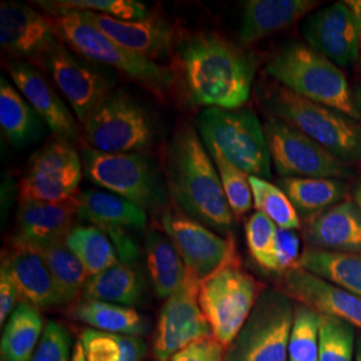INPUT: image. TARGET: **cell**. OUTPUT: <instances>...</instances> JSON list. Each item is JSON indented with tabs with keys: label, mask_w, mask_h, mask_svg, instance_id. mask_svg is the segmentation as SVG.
<instances>
[{
	"label": "cell",
	"mask_w": 361,
	"mask_h": 361,
	"mask_svg": "<svg viewBox=\"0 0 361 361\" xmlns=\"http://www.w3.org/2000/svg\"><path fill=\"white\" fill-rule=\"evenodd\" d=\"M264 131L271 165L283 178L338 180L352 176L347 162L284 121L268 116Z\"/></svg>",
	"instance_id": "8fae6325"
},
{
	"label": "cell",
	"mask_w": 361,
	"mask_h": 361,
	"mask_svg": "<svg viewBox=\"0 0 361 361\" xmlns=\"http://www.w3.org/2000/svg\"><path fill=\"white\" fill-rule=\"evenodd\" d=\"M210 155L219 171V180L222 183L226 201L232 209L234 217L240 219L255 205L253 192L249 180L250 176H247L243 170L235 168L224 157L219 154Z\"/></svg>",
	"instance_id": "ab89813d"
},
{
	"label": "cell",
	"mask_w": 361,
	"mask_h": 361,
	"mask_svg": "<svg viewBox=\"0 0 361 361\" xmlns=\"http://www.w3.org/2000/svg\"><path fill=\"white\" fill-rule=\"evenodd\" d=\"M249 180L257 212L273 221L280 229L298 231L302 228L296 207L279 185L258 177H249Z\"/></svg>",
	"instance_id": "d590c367"
},
{
	"label": "cell",
	"mask_w": 361,
	"mask_h": 361,
	"mask_svg": "<svg viewBox=\"0 0 361 361\" xmlns=\"http://www.w3.org/2000/svg\"><path fill=\"white\" fill-rule=\"evenodd\" d=\"M297 267L361 297V255L308 246L301 253Z\"/></svg>",
	"instance_id": "f1b7e54d"
},
{
	"label": "cell",
	"mask_w": 361,
	"mask_h": 361,
	"mask_svg": "<svg viewBox=\"0 0 361 361\" xmlns=\"http://www.w3.org/2000/svg\"><path fill=\"white\" fill-rule=\"evenodd\" d=\"M195 128L210 154H219L250 177L269 180L271 159L264 125L252 109H204Z\"/></svg>",
	"instance_id": "5b68a950"
},
{
	"label": "cell",
	"mask_w": 361,
	"mask_h": 361,
	"mask_svg": "<svg viewBox=\"0 0 361 361\" xmlns=\"http://www.w3.org/2000/svg\"><path fill=\"white\" fill-rule=\"evenodd\" d=\"M226 349L214 337L197 340L176 353L170 361H225Z\"/></svg>",
	"instance_id": "ee69618b"
},
{
	"label": "cell",
	"mask_w": 361,
	"mask_h": 361,
	"mask_svg": "<svg viewBox=\"0 0 361 361\" xmlns=\"http://www.w3.org/2000/svg\"><path fill=\"white\" fill-rule=\"evenodd\" d=\"M78 219L99 229L142 231L146 228V212L126 198L110 192L87 189L77 194Z\"/></svg>",
	"instance_id": "d4e9b609"
},
{
	"label": "cell",
	"mask_w": 361,
	"mask_h": 361,
	"mask_svg": "<svg viewBox=\"0 0 361 361\" xmlns=\"http://www.w3.org/2000/svg\"><path fill=\"white\" fill-rule=\"evenodd\" d=\"M349 7L352 8V11L356 16L357 25H359V31H360V59H361V0H348Z\"/></svg>",
	"instance_id": "bcb514c9"
},
{
	"label": "cell",
	"mask_w": 361,
	"mask_h": 361,
	"mask_svg": "<svg viewBox=\"0 0 361 361\" xmlns=\"http://www.w3.org/2000/svg\"><path fill=\"white\" fill-rule=\"evenodd\" d=\"M286 295L317 313L341 319L361 331V297L295 267L284 273Z\"/></svg>",
	"instance_id": "ffe728a7"
},
{
	"label": "cell",
	"mask_w": 361,
	"mask_h": 361,
	"mask_svg": "<svg viewBox=\"0 0 361 361\" xmlns=\"http://www.w3.org/2000/svg\"><path fill=\"white\" fill-rule=\"evenodd\" d=\"M319 1L314 0H247L244 1L238 39L250 46L307 18Z\"/></svg>",
	"instance_id": "cb8c5ba5"
},
{
	"label": "cell",
	"mask_w": 361,
	"mask_h": 361,
	"mask_svg": "<svg viewBox=\"0 0 361 361\" xmlns=\"http://www.w3.org/2000/svg\"><path fill=\"white\" fill-rule=\"evenodd\" d=\"M304 237L312 247L361 255V209L343 201L305 219Z\"/></svg>",
	"instance_id": "7402d4cb"
},
{
	"label": "cell",
	"mask_w": 361,
	"mask_h": 361,
	"mask_svg": "<svg viewBox=\"0 0 361 361\" xmlns=\"http://www.w3.org/2000/svg\"><path fill=\"white\" fill-rule=\"evenodd\" d=\"M279 226L264 216L262 213H253L245 224L246 245L252 257L262 268L274 271V250L277 241Z\"/></svg>",
	"instance_id": "60d3db41"
},
{
	"label": "cell",
	"mask_w": 361,
	"mask_h": 361,
	"mask_svg": "<svg viewBox=\"0 0 361 361\" xmlns=\"http://www.w3.org/2000/svg\"><path fill=\"white\" fill-rule=\"evenodd\" d=\"M90 149L123 154L147 150L154 140L153 121L125 90L111 92L83 125Z\"/></svg>",
	"instance_id": "30bf717a"
},
{
	"label": "cell",
	"mask_w": 361,
	"mask_h": 361,
	"mask_svg": "<svg viewBox=\"0 0 361 361\" xmlns=\"http://www.w3.org/2000/svg\"><path fill=\"white\" fill-rule=\"evenodd\" d=\"M22 296L15 284L10 271L6 267L1 265L0 269V324L4 326V323L10 319L13 310L22 302Z\"/></svg>",
	"instance_id": "f6af8a7d"
},
{
	"label": "cell",
	"mask_w": 361,
	"mask_h": 361,
	"mask_svg": "<svg viewBox=\"0 0 361 361\" xmlns=\"http://www.w3.org/2000/svg\"><path fill=\"white\" fill-rule=\"evenodd\" d=\"M58 38L49 15L31 6L3 1L0 6V44L13 58L35 59L44 54Z\"/></svg>",
	"instance_id": "ac0fdd59"
},
{
	"label": "cell",
	"mask_w": 361,
	"mask_h": 361,
	"mask_svg": "<svg viewBox=\"0 0 361 361\" xmlns=\"http://www.w3.org/2000/svg\"><path fill=\"white\" fill-rule=\"evenodd\" d=\"M355 326L320 313L319 361H355Z\"/></svg>",
	"instance_id": "74e56055"
},
{
	"label": "cell",
	"mask_w": 361,
	"mask_h": 361,
	"mask_svg": "<svg viewBox=\"0 0 361 361\" xmlns=\"http://www.w3.org/2000/svg\"><path fill=\"white\" fill-rule=\"evenodd\" d=\"M165 234L177 247L186 271L202 284L228 267L238 265L232 237H222L204 224L166 207L161 216Z\"/></svg>",
	"instance_id": "5bb4252c"
},
{
	"label": "cell",
	"mask_w": 361,
	"mask_h": 361,
	"mask_svg": "<svg viewBox=\"0 0 361 361\" xmlns=\"http://www.w3.org/2000/svg\"><path fill=\"white\" fill-rule=\"evenodd\" d=\"M0 126L6 140L15 147L37 142L44 130L37 111L4 75L0 77Z\"/></svg>",
	"instance_id": "484cf974"
},
{
	"label": "cell",
	"mask_w": 361,
	"mask_h": 361,
	"mask_svg": "<svg viewBox=\"0 0 361 361\" xmlns=\"http://www.w3.org/2000/svg\"><path fill=\"white\" fill-rule=\"evenodd\" d=\"M162 159L174 209L212 231L229 233L234 214L214 161L195 128L183 125L177 130L165 146Z\"/></svg>",
	"instance_id": "7a4b0ae2"
},
{
	"label": "cell",
	"mask_w": 361,
	"mask_h": 361,
	"mask_svg": "<svg viewBox=\"0 0 361 361\" xmlns=\"http://www.w3.org/2000/svg\"><path fill=\"white\" fill-rule=\"evenodd\" d=\"M86 361H142L146 344L141 337L85 329L79 337Z\"/></svg>",
	"instance_id": "e575fe53"
},
{
	"label": "cell",
	"mask_w": 361,
	"mask_h": 361,
	"mask_svg": "<svg viewBox=\"0 0 361 361\" xmlns=\"http://www.w3.org/2000/svg\"><path fill=\"white\" fill-rule=\"evenodd\" d=\"M353 99H355V104L357 110L361 113V86H359L356 91H355V95H353Z\"/></svg>",
	"instance_id": "c3c4849f"
},
{
	"label": "cell",
	"mask_w": 361,
	"mask_h": 361,
	"mask_svg": "<svg viewBox=\"0 0 361 361\" xmlns=\"http://www.w3.org/2000/svg\"><path fill=\"white\" fill-rule=\"evenodd\" d=\"M38 63L50 74L82 125L113 92L114 77L90 61L80 59L61 39L44 51Z\"/></svg>",
	"instance_id": "7c38bea8"
},
{
	"label": "cell",
	"mask_w": 361,
	"mask_h": 361,
	"mask_svg": "<svg viewBox=\"0 0 361 361\" xmlns=\"http://www.w3.org/2000/svg\"><path fill=\"white\" fill-rule=\"evenodd\" d=\"M353 197H355V202H356L361 209V180L360 182L357 183V186H356V190H355Z\"/></svg>",
	"instance_id": "681fc988"
},
{
	"label": "cell",
	"mask_w": 361,
	"mask_h": 361,
	"mask_svg": "<svg viewBox=\"0 0 361 361\" xmlns=\"http://www.w3.org/2000/svg\"><path fill=\"white\" fill-rule=\"evenodd\" d=\"M301 257L300 253V238L295 231L280 229L277 233L276 250H274V271L283 273L297 267Z\"/></svg>",
	"instance_id": "7bdbcfd3"
},
{
	"label": "cell",
	"mask_w": 361,
	"mask_h": 361,
	"mask_svg": "<svg viewBox=\"0 0 361 361\" xmlns=\"http://www.w3.org/2000/svg\"><path fill=\"white\" fill-rule=\"evenodd\" d=\"M267 74L279 85L352 119H361L348 80L338 66L308 44L292 42L268 59Z\"/></svg>",
	"instance_id": "277c9868"
},
{
	"label": "cell",
	"mask_w": 361,
	"mask_h": 361,
	"mask_svg": "<svg viewBox=\"0 0 361 361\" xmlns=\"http://www.w3.org/2000/svg\"><path fill=\"white\" fill-rule=\"evenodd\" d=\"M44 258L51 271L54 281L65 305H74L79 301L89 274L77 256L63 243L50 245L32 246Z\"/></svg>",
	"instance_id": "836d02e7"
},
{
	"label": "cell",
	"mask_w": 361,
	"mask_h": 361,
	"mask_svg": "<svg viewBox=\"0 0 361 361\" xmlns=\"http://www.w3.org/2000/svg\"><path fill=\"white\" fill-rule=\"evenodd\" d=\"M146 261L155 295L166 300L180 288L186 274L182 257L166 234L158 231L147 234Z\"/></svg>",
	"instance_id": "f546056e"
},
{
	"label": "cell",
	"mask_w": 361,
	"mask_h": 361,
	"mask_svg": "<svg viewBox=\"0 0 361 361\" xmlns=\"http://www.w3.org/2000/svg\"><path fill=\"white\" fill-rule=\"evenodd\" d=\"M355 361H361V340H359L357 345H356V357Z\"/></svg>",
	"instance_id": "f907efd6"
},
{
	"label": "cell",
	"mask_w": 361,
	"mask_h": 361,
	"mask_svg": "<svg viewBox=\"0 0 361 361\" xmlns=\"http://www.w3.org/2000/svg\"><path fill=\"white\" fill-rule=\"evenodd\" d=\"M83 171L97 186L146 210L166 209L168 186L161 170L142 153L110 154L94 149L82 153Z\"/></svg>",
	"instance_id": "52a82bcc"
},
{
	"label": "cell",
	"mask_w": 361,
	"mask_h": 361,
	"mask_svg": "<svg viewBox=\"0 0 361 361\" xmlns=\"http://www.w3.org/2000/svg\"><path fill=\"white\" fill-rule=\"evenodd\" d=\"M200 288L201 284L186 271L182 285L166 298L153 336V355L157 361H170L194 341L213 337L200 307Z\"/></svg>",
	"instance_id": "9a60e30c"
},
{
	"label": "cell",
	"mask_w": 361,
	"mask_h": 361,
	"mask_svg": "<svg viewBox=\"0 0 361 361\" xmlns=\"http://www.w3.org/2000/svg\"><path fill=\"white\" fill-rule=\"evenodd\" d=\"M296 307L284 292L261 293L245 325L226 349L225 361H288Z\"/></svg>",
	"instance_id": "ba28073f"
},
{
	"label": "cell",
	"mask_w": 361,
	"mask_h": 361,
	"mask_svg": "<svg viewBox=\"0 0 361 361\" xmlns=\"http://www.w3.org/2000/svg\"><path fill=\"white\" fill-rule=\"evenodd\" d=\"M320 313L298 304L289 338V361H319Z\"/></svg>",
	"instance_id": "f35d334b"
},
{
	"label": "cell",
	"mask_w": 361,
	"mask_h": 361,
	"mask_svg": "<svg viewBox=\"0 0 361 361\" xmlns=\"http://www.w3.org/2000/svg\"><path fill=\"white\" fill-rule=\"evenodd\" d=\"M262 102L271 116L300 130L344 162L360 159L361 129L349 116L279 83L265 90Z\"/></svg>",
	"instance_id": "8992f818"
},
{
	"label": "cell",
	"mask_w": 361,
	"mask_h": 361,
	"mask_svg": "<svg viewBox=\"0 0 361 361\" xmlns=\"http://www.w3.org/2000/svg\"><path fill=\"white\" fill-rule=\"evenodd\" d=\"M73 361H86V356H85V350H83V345L80 343V340H78L75 347H74V352H73Z\"/></svg>",
	"instance_id": "7dc6e473"
},
{
	"label": "cell",
	"mask_w": 361,
	"mask_h": 361,
	"mask_svg": "<svg viewBox=\"0 0 361 361\" xmlns=\"http://www.w3.org/2000/svg\"><path fill=\"white\" fill-rule=\"evenodd\" d=\"M7 71L16 89L55 137L67 141L77 138L78 119L35 66L25 61H13L7 66Z\"/></svg>",
	"instance_id": "d6986e66"
},
{
	"label": "cell",
	"mask_w": 361,
	"mask_h": 361,
	"mask_svg": "<svg viewBox=\"0 0 361 361\" xmlns=\"http://www.w3.org/2000/svg\"><path fill=\"white\" fill-rule=\"evenodd\" d=\"M71 314L91 329L107 334L141 337L149 331V320L134 308L98 300H79Z\"/></svg>",
	"instance_id": "4316f807"
},
{
	"label": "cell",
	"mask_w": 361,
	"mask_h": 361,
	"mask_svg": "<svg viewBox=\"0 0 361 361\" xmlns=\"http://www.w3.org/2000/svg\"><path fill=\"white\" fill-rule=\"evenodd\" d=\"M176 82L189 106L240 109L249 101L257 59L216 32L180 35L173 50Z\"/></svg>",
	"instance_id": "6da1fadb"
},
{
	"label": "cell",
	"mask_w": 361,
	"mask_h": 361,
	"mask_svg": "<svg viewBox=\"0 0 361 361\" xmlns=\"http://www.w3.org/2000/svg\"><path fill=\"white\" fill-rule=\"evenodd\" d=\"M71 336L65 325L49 322L30 361H73Z\"/></svg>",
	"instance_id": "b9f144b4"
},
{
	"label": "cell",
	"mask_w": 361,
	"mask_h": 361,
	"mask_svg": "<svg viewBox=\"0 0 361 361\" xmlns=\"http://www.w3.org/2000/svg\"><path fill=\"white\" fill-rule=\"evenodd\" d=\"M44 326L38 308L22 301L4 326L0 343V361L31 360Z\"/></svg>",
	"instance_id": "83f0119b"
},
{
	"label": "cell",
	"mask_w": 361,
	"mask_h": 361,
	"mask_svg": "<svg viewBox=\"0 0 361 361\" xmlns=\"http://www.w3.org/2000/svg\"><path fill=\"white\" fill-rule=\"evenodd\" d=\"M77 219V195L63 202H20L16 238L31 246L63 243Z\"/></svg>",
	"instance_id": "603a6c76"
},
{
	"label": "cell",
	"mask_w": 361,
	"mask_h": 361,
	"mask_svg": "<svg viewBox=\"0 0 361 361\" xmlns=\"http://www.w3.org/2000/svg\"><path fill=\"white\" fill-rule=\"evenodd\" d=\"M79 13L106 37L129 51L150 61L173 54L177 35L173 27L161 16L149 15L142 20H119L101 13Z\"/></svg>",
	"instance_id": "e0dca14e"
},
{
	"label": "cell",
	"mask_w": 361,
	"mask_h": 361,
	"mask_svg": "<svg viewBox=\"0 0 361 361\" xmlns=\"http://www.w3.org/2000/svg\"><path fill=\"white\" fill-rule=\"evenodd\" d=\"M65 244L82 262L89 277L99 274L119 262L116 246L106 233L94 225H75Z\"/></svg>",
	"instance_id": "d6a6232c"
},
{
	"label": "cell",
	"mask_w": 361,
	"mask_h": 361,
	"mask_svg": "<svg viewBox=\"0 0 361 361\" xmlns=\"http://www.w3.org/2000/svg\"><path fill=\"white\" fill-rule=\"evenodd\" d=\"M49 18L58 38L79 56L116 68L159 98H165L174 89L176 77L171 67L121 47L79 11H58Z\"/></svg>",
	"instance_id": "3957f363"
},
{
	"label": "cell",
	"mask_w": 361,
	"mask_h": 361,
	"mask_svg": "<svg viewBox=\"0 0 361 361\" xmlns=\"http://www.w3.org/2000/svg\"><path fill=\"white\" fill-rule=\"evenodd\" d=\"M308 46L336 66L349 67L360 56V31L347 1H337L310 13L301 25Z\"/></svg>",
	"instance_id": "2e32d148"
},
{
	"label": "cell",
	"mask_w": 361,
	"mask_h": 361,
	"mask_svg": "<svg viewBox=\"0 0 361 361\" xmlns=\"http://www.w3.org/2000/svg\"><path fill=\"white\" fill-rule=\"evenodd\" d=\"M1 265L10 271L22 301L38 310L65 305L51 271L35 247L15 237Z\"/></svg>",
	"instance_id": "44dd1931"
},
{
	"label": "cell",
	"mask_w": 361,
	"mask_h": 361,
	"mask_svg": "<svg viewBox=\"0 0 361 361\" xmlns=\"http://www.w3.org/2000/svg\"><path fill=\"white\" fill-rule=\"evenodd\" d=\"M39 7L51 13L58 11H85L101 13L119 20H142L149 16L147 7L135 0H58L38 1Z\"/></svg>",
	"instance_id": "8d00e7d4"
},
{
	"label": "cell",
	"mask_w": 361,
	"mask_h": 361,
	"mask_svg": "<svg viewBox=\"0 0 361 361\" xmlns=\"http://www.w3.org/2000/svg\"><path fill=\"white\" fill-rule=\"evenodd\" d=\"M277 185L305 219L345 201L348 192V186L336 178H280Z\"/></svg>",
	"instance_id": "4dcf8cb0"
},
{
	"label": "cell",
	"mask_w": 361,
	"mask_h": 361,
	"mask_svg": "<svg viewBox=\"0 0 361 361\" xmlns=\"http://www.w3.org/2000/svg\"><path fill=\"white\" fill-rule=\"evenodd\" d=\"M262 292L257 280L240 265L217 271L201 284L200 307L210 325L212 335L224 348L232 345Z\"/></svg>",
	"instance_id": "9c48e42d"
},
{
	"label": "cell",
	"mask_w": 361,
	"mask_h": 361,
	"mask_svg": "<svg viewBox=\"0 0 361 361\" xmlns=\"http://www.w3.org/2000/svg\"><path fill=\"white\" fill-rule=\"evenodd\" d=\"M83 298L134 307L142 297V281L133 265L118 262L99 274L89 277Z\"/></svg>",
	"instance_id": "1f68e13d"
},
{
	"label": "cell",
	"mask_w": 361,
	"mask_h": 361,
	"mask_svg": "<svg viewBox=\"0 0 361 361\" xmlns=\"http://www.w3.org/2000/svg\"><path fill=\"white\" fill-rule=\"evenodd\" d=\"M83 162L70 141L54 137L30 158L19 183L20 202H63L79 192Z\"/></svg>",
	"instance_id": "4fadbf2b"
}]
</instances>
